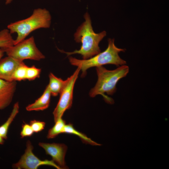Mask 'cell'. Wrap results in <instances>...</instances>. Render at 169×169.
Here are the masks:
<instances>
[{"label": "cell", "mask_w": 169, "mask_h": 169, "mask_svg": "<svg viewBox=\"0 0 169 169\" xmlns=\"http://www.w3.org/2000/svg\"><path fill=\"white\" fill-rule=\"evenodd\" d=\"M51 17L45 8L34 9L29 17L11 23L7 26L10 33H16L17 36L14 45L22 41L33 31L40 28H48L50 26Z\"/></svg>", "instance_id": "cell-3"}, {"label": "cell", "mask_w": 169, "mask_h": 169, "mask_svg": "<svg viewBox=\"0 0 169 169\" xmlns=\"http://www.w3.org/2000/svg\"><path fill=\"white\" fill-rule=\"evenodd\" d=\"M27 66L23 62L17 67L13 76V81H20L26 79Z\"/></svg>", "instance_id": "cell-17"}, {"label": "cell", "mask_w": 169, "mask_h": 169, "mask_svg": "<svg viewBox=\"0 0 169 169\" xmlns=\"http://www.w3.org/2000/svg\"><path fill=\"white\" fill-rule=\"evenodd\" d=\"M23 62L7 56L0 60V79L13 81V73L18 66Z\"/></svg>", "instance_id": "cell-10"}, {"label": "cell", "mask_w": 169, "mask_h": 169, "mask_svg": "<svg viewBox=\"0 0 169 169\" xmlns=\"http://www.w3.org/2000/svg\"><path fill=\"white\" fill-rule=\"evenodd\" d=\"M34 132L30 124L24 123L22 126V129L20 132L21 137L31 136Z\"/></svg>", "instance_id": "cell-20"}, {"label": "cell", "mask_w": 169, "mask_h": 169, "mask_svg": "<svg viewBox=\"0 0 169 169\" xmlns=\"http://www.w3.org/2000/svg\"><path fill=\"white\" fill-rule=\"evenodd\" d=\"M98 80L94 88L90 91V96L94 97L96 95H102L107 102L112 104V99L105 95H112L116 91V85L119 80L125 77L129 72V67L121 65L113 70L107 69L103 66L96 67Z\"/></svg>", "instance_id": "cell-2"}, {"label": "cell", "mask_w": 169, "mask_h": 169, "mask_svg": "<svg viewBox=\"0 0 169 169\" xmlns=\"http://www.w3.org/2000/svg\"><path fill=\"white\" fill-rule=\"evenodd\" d=\"M0 48L7 56L20 61L27 59L39 61L45 58L37 47L33 36L13 46Z\"/></svg>", "instance_id": "cell-5"}, {"label": "cell", "mask_w": 169, "mask_h": 169, "mask_svg": "<svg viewBox=\"0 0 169 169\" xmlns=\"http://www.w3.org/2000/svg\"><path fill=\"white\" fill-rule=\"evenodd\" d=\"M16 84L15 81H8L0 79V110L5 109L11 102Z\"/></svg>", "instance_id": "cell-9"}, {"label": "cell", "mask_w": 169, "mask_h": 169, "mask_svg": "<svg viewBox=\"0 0 169 169\" xmlns=\"http://www.w3.org/2000/svg\"><path fill=\"white\" fill-rule=\"evenodd\" d=\"M38 145L43 148L47 155L50 156L52 160L60 169H67L65 161V156L67 147L63 143H52L39 142Z\"/></svg>", "instance_id": "cell-8"}, {"label": "cell", "mask_w": 169, "mask_h": 169, "mask_svg": "<svg viewBox=\"0 0 169 169\" xmlns=\"http://www.w3.org/2000/svg\"><path fill=\"white\" fill-rule=\"evenodd\" d=\"M55 123L54 125L48 131L47 137L48 139L54 138L59 134L63 133V129L66 125L65 120L60 118Z\"/></svg>", "instance_id": "cell-15"}, {"label": "cell", "mask_w": 169, "mask_h": 169, "mask_svg": "<svg viewBox=\"0 0 169 169\" xmlns=\"http://www.w3.org/2000/svg\"><path fill=\"white\" fill-rule=\"evenodd\" d=\"M5 52L4 50L2 48H0V60L3 56Z\"/></svg>", "instance_id": "cell-21"}, {"label": "cell", "mask_w": 169, "mask_h": 169, "mask_svg": "<svg viewBox=\"0 0 169 169\" xmlns=\"http://www.w3.org/2000/svg\"><path fill=\"white\" fill-rule=\"evenodd\" d=\"M41 69L37 68L34 65L27 68L26 79L29 80H33L39 77Z\"/></svg>", "instance_id": "cell-18"}, {"label": "cell", "mask_w": 169, "mask_h": 169, "mask_svg": "<svg viewBox=\"0 0 169 169\" xmlns=\"http://www.w3.org/2000/svg\"><path fill=\"white\" fill-rule=\"evenodd\" d=\"M4 139L0 135V145H3L4 142Z\"/></svg>", "instance_id": "cell-22"}, {"label": "cell", "mask_w": 169, "mask_h": 169, "mask_svg": "<svg viewBox=\"0 0 169 169\" xmlns=\"http://www.w3.org/2000/svg\"><path fill=\"white\" fill-rule=\"evenodd\" d=\"M80 70L78 67L73 74L66 80L65 84L60 93L59 101L53 112L55 122L62 118L65 111L72 106L74 86Z\"/></svg>", "instance_id": "cell-6"}, {"label": "cell", "mask_w": 169, "mask_h": 169, "mask_svg": "<svg viewBox=\"0 0 169 169\" xmlns=\"http://www.w3.org/2000/svg\"><path fill=\"white\" fill-rule=\"evenodd\" d=\"M12 1V0H6L5 4L6 5L9 4Z\"/></svg>", "instance_id": "cell-23"}, {"label": "cell", "mask_w": 169, "mask_h": 169, "mask_svg": "<svg viewBox=\"0 0 169 169\" xmlns=\"http://www.w3.org/2000/svg\"><path fill=\"white\" fill-rule=\"evenodd\" d=\"M51 94L47 85L42 95L26 108L28 111L43 110L49 106Z\"/></svg>", "instance_id": "cell-11"}, {"label": "cell", "mask_w": 169, "mask_h": 169, "mask_svg": "<svg viewBox=\"0 0 169 169\" xmlns=\"http://www.w3.org/2000/svg\"><path fill=\"white\" fill-rule=\"evenodd\" d=\"M8 29H5L0 31V48L14 45L13 39Z\"/></svg>", "instance_id": "cell-16"}, {"label": "cell", "mask_w": 169, "mask_h": 169, "mask_svg": "<svg viewBox=\"0 0 169 169\" xmlns=\"http://www.w3.org/2000/svg\"><path fill=\"white\" fill-rule=\"evenodd\" d=\"M84 18L85 21L78 28L74 34L75 40L81 43L80 49L72 52L59 50L66 54L68 56L74 54H79L82 55L83 59H86L100 52L99 44L106 35V32L103 31L99 33H95L93 30L90 17L88 13L84 14Z\"/></svg>", "instance_id": "cell-1"}, {"label": "cell", "mask_w": 169, "mask_h": 169, "mask_svg": "<svg viewBox=\"0 0 169 169\" xmlns=\"http://www.w3.org/2000/svg\"><path fill=\"white\" fill-rule=\"evenodd\" d=\"M18 102L14 105L12 110L7 120L0 126V135L4 139L7 138V134L9 128L19 111Z\"/></svg>", "instance_id": "cell-13"}, {"label": "cell", "mask_w": 169, "mask_h": 169, "mask_svg": "<svg viewBox=\"0 0 169 169\" xmlns=\"http://www.w3.org/2000/svg\"><path fill=\"white\" fill-rule=\"evenodd\" d=\"M30 125L32 127L34 132L38 133L44 129L45 123L43 121L33 120L30 121Z\"/></svg>", "instance_id": "cell-19"}, {"label": "cell", "mask_w": 169, "mask_h": 169, "mask_svg": "<svg viewBox=\"0 0 169 169\" xmlns=\"http://www.w3.org/2000/svg\"><path fill=\"white\" fill-rule=\"evenodd\" d=\"M63 133L72 134L79 136L84 143L90 144L92 145L100 146L97 143L88 137L86 135L76 130L72 124L69 123L66 124L64 127Z\"/></svg>", "instance_id": "cell-14"}, {"label": "cell", "mask_w": 169, "mask_h": 169, "mask_svg": "<svg viewBox=\"0 0 169 169\" xmlns=\"http://www.w3.org/2000/svg\"><path fill=\"white\" fill-rule=\"evenodd\" d=\"M108 42V46L105 50L90 59L80 60L71 56L69 57L71 64L78 67L82 71L81 77H84L86 74L87 70L91 67L107 64L119 66L126 64V62L119 55V53L124 52L125 49L117 48L115 44L114 39L109 38Z\"/></svg>", "instance_id": "cell-4"}, {"label": "cell", "mask_w": 169, "mask_h": 169, "mask_svg": "<svg viewBox=\"0 0 169 169\" xmlns=\"http://www.w3.org/2000/svg\"><path fill=\"white\" fill-rule=\"evenodd\" d=\"M49 83L47 85L51 95L54 96H57L62 90L65 84L66 80H64L58 78L51 73L49 74Z\"/></svg>", "instance_id": "cell-12"}, {"label": "cell", "mask_w": 169, "mask_h": 169, "mask_svg": "<svg viewBox=\"0 0 169 169\" xmlns=\"http://www.w3.org/2000/svg\"><path fill=\"white\" fill-rule=\"evenodd\" d=\"M33 147L31 142L28 140L26 142L24 153L17 162L13 165V167L17 169H37L40 166L45 165L60 169L52 160L40 159L33 153Z\"/></svg>", "instance_id": "cell-7"}]
</instances>
